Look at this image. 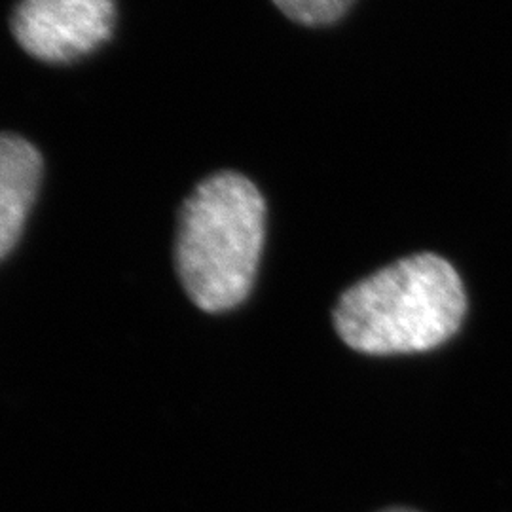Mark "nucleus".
I'll list each match as a JSON object with an SVG mask.
<instances>
[{
  "mask_svg": "<svg viewBox=\"0 0 512 512\" xmlns=\"http://www.w3.org/2000/svg\"><path fill=\"white\" fill-rule=\"evenodd\" d=\"M353 0H274L275 6L296 23L308 27L329 25L346 14Z\"/></svg>",
  "mask_w": 512,
  "mask_h": 512,
  "instance_id": "obj_5",
  "label": "nucleus"
},
{
  "mask_svg": "<svg viewBox=\"0 0 512 512\" xmlns=\"http://www.w3.org/2000/svg\"><path fill=\"white\" fill-rule=\"evenodd\" d=\"M114 19V0H19L10 25L31 57L69 63L107 42Z\"/></svg>",
  "mask_w": 512,
  "mask_h": 512,
  "instance_id": "obj_3",
  "label": "nucleus"
},
{
  "mask_svg": "<svg viewBox=\"0 0 512 512\" xmlns=\"http://www.w3.org/2000/svg\"><path fill=\"white\" fill-rule=\"evenodd\" d=\"M382 512H416L412 511V509H387V511Z\"/></svg>",
  "mask_w": 512,
  "mask_h": 512,
  "instance_id": "obj_6",
  "label": "nucleus"
},
{
  "mask_svg": "<svg viewBox=\"0 0 512 512\" xmlns=\"http://www.w3.org/2000/svg\"><path fill=\"white\" fill-rule=\"evenodd\" d=\"M40 179L42 156L37 147L14 133H0V260L21 238Z\"/></svg>",
  "mask_w": 512,
  "mask_h": 512,
  "instance_id": "obj_4",
  "label": "nucleus"
},
{
  "mask_svg": "<svg viewBox=\"0 0 512 512\" xmlns=\"http://www.w3.org/2000/svg\"><path fill=\"white\" fill-rule=\"evenodd\" d=\"M266 236V202L236 171L211 175L184 200L175 266L190 300L207 313L234 310L249 296Z\"/></svg>",
  "mask_w": 512,
  "mask_h": 512,
  "instance_id": "obj_2",
  "label": "nucleus"
},
{
  "mask_svg": "<svg viewBox=\"0 0 512 512\" xmlns=\"http://www.w3.org/2000/svg\"><path fill=\"white\" fill-rule=\"evenodd\" d=\"M465 311L467 294L456 268L435 253H418L349 287L334 308V327L361 353H421L448 342Z\"/></svg>",
  "mask_w": 512,
  "mask_h": 512,
  "instance_id": "obj_1",
  "label": "nucleus"
}]
</instances>
